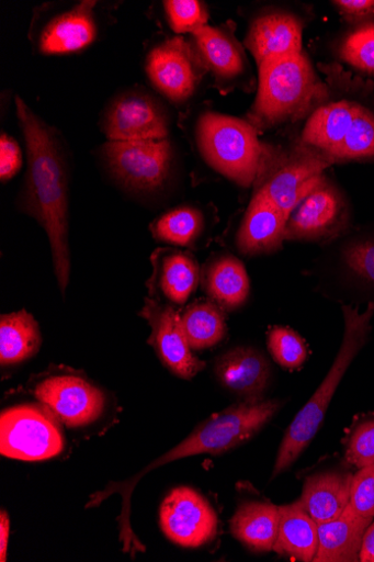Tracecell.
Returning <instances> with one entry per match:
<instances>
[{
  "instance_id": "cell-1",
  "label": "cell",
  "mask_w": 374,
  "mask_h": 562,
  "mask_svg": "<svg viewBox=\"0 0 374 562\" xmlns=\"http://www.w3.org/2000/svg\"><path fill=\"white\" fill-rule=\"evenodd\" d=\"M327 89L295 124L292 144L329 167L374 162V83L347 72L340 65L319 64Z\"/></svg>"
},
{
  "instance_id": "cell-2",
  "label": "cell",
  "mask_w": 374,
  "mask_h": 562,
  "mask_svg": "<svg viewBox=\"0 0 374 562\" xmlns=\"http://www.w3.org/2000/svg\"><path fill=\"white\" fill-rule=\"evenodd\" d=\"M15 104L27 155L22 209L45 231L49 240L53 267L60 290L65 293L71 273L65 145L60 133L37 116L20 95L15 97Z\"/></svg>"
},
{
  "instance_id": "cell-3",
  "label": "cell",
  "mask_w": 374,
  "mask_h": 562,
  "mask_svg": "<svg viewBox=\"0 0 374 562\" xmlns=\"http://www.w3.org/2000/svg\"><path fill=\"white\" fill-rule=\"evenodd\" d=\"M258 69V93L246 117L258 133L295 125L327 89L304 50L263 61Z\"/></svg>"
},
{
  "instance_id": "cell-4",
  "label": "cell",
  "mask_w": 374,
  "mask_h": 562,
  "mask_svg": "<svg viewBox=\"0 0 374 562\" xmlns=\"http://www.w3.org/2000/svg\"><path fill=\"white\" fill-rule=\"evenodd\" d=\"M344 335L336 361L322 383L297 414L279 450L273 479L286 472L305 451L322 425L330 403L348 369L365 345L371 333L374 302L360 313L352 305L343 306Z\"/></svg>"
},
{
  "instance_id": "cell-5",
  "label": "cell",
  "mask_w": 374,
  "mask_h": 562,
  "mask_svg": "<svg viewBox=\"0 0 374 562\" xmlns=\"http://www.w3.org/2000/svg\"><path fill=\"white\" fill-rule=\"evenodd\" d=\"M193 138L204 161L237 184L253 186L263 158L264 143L246 120L202 111L194 122Z\"/></svg>"
},
{
  "instance_id": "cell-6",
  "label": "cell",
  "mask_w": 374,
  "mask_h": 562,
  "mask_svg": "<svg viewBox=\"0 0 374 562\" xmlns=\"http://www.w3.org/2000/svg\"><path fill=\"white\" fill-rule=\"evenodd\" d=\"M329 166L294 144H264L263 158L253 184L288 220L298 203L322 180Z\"/></svg>"
},
{
  "instance_id": "cell-7",
  "label": "cell",
  "mask_w": 374,
  "mask_h": 562,
  "mask_svg": "<svg viewBox=\"0 0 374 562\" xmlns=\"http://www.w3.org/2000/svg\"><path fill=\"white\" fill-rule=\"evenodd\" d=\"M55 417L34 404L9 408L0 417V452L23 462L58 456L65 448V438Z\"/></svg>"
},
{
  "instance_id": "cell-8",
  "label": "cell",
  "mask_w": 374,
  "mask_h": 562,
  "mask_svg": "<svg viewBox=\"0 0 374 562\" xmlns=\"http://www.w3.org/2000/svg\"><path fill=\"white\" fill-rule=\"evenodd\" d=\"M350 223L347 196L325 176L290 215L285 239L332 243L348 233Z\"/></svg>"
},
{
  "instance_id": "cell-9",
  "label": "cell",
  "mask_w": 374,
  "mask_h": 562,
  "mask_svg": "<svg viewBox=\"0 0 374 562\" xmlns=\"http://www.w3.org/2000/svg\"><path fill=\"white\" fill-rule=\"evenodd\" d=\"M189 41L213 85L227 94L236 89L251 91L253 77L246 49L236 36V24L205 25L190 34Z\"/></svg>"
},
{
  "instance_id": "cell-10",
  "label": "cell",
  "mask_w": 374,
  "mask_h": 562,
  "mask_svg": "<svg viewBox=\"0 0 374 562\" xmlns=\"http://www.w3.org/2000/svg\"><path fill=\"white\" fill-rule=\"evenodd\" d=\"M103 158L113 175L127 188L154 191L162 187L171 172L173 150L168 138L109 140Z\"/></svg>"
},
{
  "instance_id": "cell-11",
  "label": "cell",
  "mask_w": 374,
  "mask_h": 562,
  "mask_svg": "<svg viewBox=\"0 0 374 562\" xmlns=\"http://www.w3.org/2000/svg\"><path fill=\"white\" fill-rule=\"evenodd\" d=\"M151 86L174 105H183L196 93L206 71L189 41L182 36L155 43L145 59Z\"/></svg>"
},
{
  "instance_id": "cell-12",
  "label": "cell",
  "mask_w": 374,
  "mask_h": 562,
  "mask_svg": "<svg viewBox=\"0 0 374 562\" xmlns=\"http://www.w3.org/2000/svg\"><path fill=\"white\" fill-rule=\"evenodd\" d=\"M101 130L109 140L165 139L170 119L156 97L134 89L117 95L105 109Z\"/></svg>"
},
{
  "instance_id": "cell-13",
  "label": "cell",
  "mask_w": 374,
  "mask_h": 562,
  "mask_svg": "<svg viewBox=\"0 0 374 562\" xmlns=\"http://www.w3.org/2000/svg\"><path fill=\"white\" fill-rule=\"evenodd\" d=\"M329 255L319 282L328 291H344L359 299L374 302V228L343 235ZM327 291V290H326Z\"/></svg>"
},
{
  "instance_id": "cell-14",
  "label": "cell",
  "mask_w": 374,
  "mask_h": 562,
  "mask_svg": "<svg viewBox=\"0 0 374 562\" xmlns=\"http://www.w3.org/2000/svg\"><path fill=\"white\" fill-rule=\"evenodd\" d=\"M159 525L172 542L197 548L215 539L218 517L197 492L190 487H178L160 505Z\"/></svg>"
},
{
  "instance_id": "cell-15",
  "label": "cell",
  "mask_w": 374,
  "mask_h": 562,
  "mask_svg": "<svg viewBox=\"0 0 374 562\" xmlns=\"http://www.w3.org/2000/svg\"><path fill=\"white\" fill-rule=\"evenodd\" d=\"M97 2L83 0L70 9L35 22L32 41L41 55L58 56L79 53L90 46L99 33Z\"/></svg>"
},
{
  "instance_id": "cell-16",
  "label": "cell",
  "mask_w": 374,
  "mask_h": 562,
  "mask_svg": "<svg viewBox=\"0 0 374 562\" xmlns=\"http://www.w3.org/2000/svg\"><path fill=\"white\" fill-rule=\"evenodd\" d=\"M140 315L151 329L149 345L172 373L191 380L205 368V363L192 353L181 316L172 306L146 299Z\"/></svg>"
},
{
  "instance_id": "cell-17",
  "label": "cell",
  "mask_w": 374,
  "mask_h": 562,
  "mask_svg": "<svg viewBox=\"0 0 374 562\" xmlns=\"http://www.w3.org/2000/svg\"><path fill=\"white\" fill-rule=\"evenodd\" d=\"M34 394L70 428L94 423L104 411V394L78 376H52L37 384Z\"/></svg>"
},
{
  "instance_id": "cell-18",
  "label": "cell",
  "mask_w": 374,
  "mask_h": 562,
  "mask_svg": "<svg viewBox=\"0 0 374 562\" xmlns=\"http://www.w3.org/2000/svg\"><path fill=\"white\" fill-rule=\"evenodd\" d=\"M303 20L285 10L269 9L250 22L245 46L259 66L263 61L303 53Z\"/></svg>"
},
{
  "instance_id": "cell-19",
  "label": "cell",
  "mask_w": 374,
  "mask_h": 562,
  "mask_svg": "<svg viewBox=\"0 0 374 562\" xmlns=\"http://www.w3.org/2000/svg\"><path fill=\"white\" fill-rule=\"evenodd\" d=\"M286 222L272 201L254 192L237 233L238 250L246 257L280 250L286 240Z\"/></svg>"
},
{
  "instance_id": "cell-20",
  "label": "cell",
  "mask_w": 374,
  "mask_h": 562,
  "mask_svg": "<svg viewBox=\"0 0 374 562\" xmlns=\"http://www.w3.org/2000/svg\"><path fill=\"white\" fill-rule=\"evenodd\" d=\"M224 387L243 397L262 398L272 368L264 355L251 347H237L220 356L215 368Z\"/></svg>"
},
{
  "instance_id": "cell-21",
  "label": "cell",
  "mask_w": 374,
  "mask_h": 562,
  "mask_svg": "<svg viewBox=\"0 0 374 562\" xmlns=\"http://www.w3.org/2000/svg\"><path fill=\"white\" fill-rule=\"evenodd\" d=\"M372 521L356 514L349 504L339 518L318 525V549L313 561H360L363 538Z\"/></svg>"
},
{
  "instance_id": "cell-22",
  "label": "cell",
  "mask_w": 374,
  "mask_h": 562,
  "mask_svg": "<svg viewBox=\"0 0 374 562\" xmlns=\"http://www.w3.org/2000/svg\"><path fill=\"white\" fill-rule=\"evenodd\" d=\"M151 261L152 288L173 303H185L200 282V268L193 255L174 248H160L152 254Z\"/></svg>"
},
{
  "instance_id": "cell-23",
  "label": "cell",
  "mask_w": 374,
  "mask_h": 562,
  "mask_svg": "<svg viewBox=\"0 0 374 562\" xmlns=\"http://www.w3.org/2000/svg\"><path fill=\"white\" fill-rule=\"evenodd\" d=\"M352 479L351 474L341 472L319 473L307 479L299 502L317 525L332 521L344 513L350 504Z\"/></svg>"
},
{
  "instance_id": "cell-24",
  "label": "cell",
  "mask_w": 374,
  "mask_h": 562,
  "mask_svg": "<svg viewBox=\"0 0 374 562\" xmlns=\"http://www.w3.org/2000/svg\"><path fill=\"white\" fill-rule=\"evenodd\" d=\"M203 288L223 311H236L248 299L250 280L245 266L234 255L222 254L203 271Z\"/></svg>"
},
{
  "instance_id": "cell-25",
  "label": "cell",
  "mask_w": 374,
  "mask_h": 562,
  "mask_svg": "<svg viewBox=\"0 0 374 562\" xmlns=\"http://www.w3.org/2000/svg\"><path fill=\"white\" fill-rule=\"evenodd\" d=\"M280 506L269 502L250 501L241 504L230 529L236 539L254 552H270L279 535Z\"/></svg>"
},
{
  "instance_id": "cell-26",
  "label": "cell",
  "mask_w": 374,
  "mask_h": 562,
  "mask_svg": "<svg viewBox=\"0 0 374 562\" xmlns=\"http://www.w3.org/2000/svg\"><path fill=\"white\" fill-rule=\"evenodd\" d=\"M281 520L274 551L298 561H313L318 549V525L301 502L280 506Z\"/></svg>"
},
{
  "instance_id": "cell-27",
  "label": "cell",
  "mask_w": 374,
  "mask_h": 562,
  "mask_svg": "<svg viewBox=\"0 0 374 562\" xmlns=\"http://www.w3.org/2000/svg\"><path fill=\"white\" fill-rule=\"evenodd\" d=\"M42 345L39 328L27 312L2 316L0 319V363L3 367L22 363L33 357Z\"/></svg>"
},
{
  "instance_id": "cell-28",
  "label": "cell",
  "mask_w": 374,
  "mask_h": 562,
  "mask_svg": "<svg viewBox=\"0 0 374 562\" xmlns=\"http://www.w3.org/2000/svg\"><path fill=\"white\" fill-rule=\"evenodd\" d=\"M181 321L190 347L195 350L216 346L227 333L224 312L212 301L191 304L181 316Z\"/></svg>"
},
{
  "instance_id": "cell-29",
  "label": "cell",
  "mask_w": 374,
  "mask_h": 562,
  "mask_svg": "<svg viewBox=\"0 0 374 562\" xmlns=\"http://www.w3.org/2000/svg\"><path fill=\"white\" fill-rule=\"evenodd\" d=\"M205 228L204 213L191 206L170 211L150 225V232L157 240L183 247L195 246Z\"/></svg>"
},
{
  "instance_id": "cell-30",
  "label": "cell",
  "mask_w": 374,
  "mask_h": 562,
  "mask_svg": "<svg viewBox=\"0 0 374 562\" xmlns=\"http://www.w3.org/2000/svg\"><path fill=\"white\" fill-rule=\"evenodd\" d=\"M340 59L353 68L374 75V21L361 23L340 42Z\"/></svg>"
},
{
  "instance_id": "cell-31",
  "label": "cell",
  "mask_w": 374,
  "mask_h": 562,
  "mask_svg": "<svg viewBox=\"0 0 374 562\" xmlns=\"http://www.w3.org/2000/svg\"><path fill=\"white\" fill-rule=\"evenodd\" d=\"M269 348L275 362L284 369L296 370L307 359V346L293 329L274 327L269 334Z\"/></svg>"
},
{
  "instance_id": "cell-32",
  "label": "cell",
  "mask_w": 374,
  "mask_h": 562,
  "mask_svg": "<svg viewBox=\"0 0 374 562\" xmlns=\"http://www.w3.org/2000/svg\"><path fill=\"white\" fill-rule=\"evenodd\" d=\"M163 4L168 23L178 34H192L207 25L208 12L197 0H169Z\"/></svg>"
},
{
  "instance_id": "cell-33",
  "label": "cell",
  "mask_w": 374,
  "mask_h": 562,
  "mask_svg": "<svg viewBox=\"0 0 374 562\" xmlns=\"http://www.w3.org/2000/svg\"><path fill=\"white\" fill-rule=\"evenodd\" d=\"M347 461L359 470L374 465V417L354 428L348 442Z\"/></svg>"
},
{
  "instance_id": "cell-34",
  "label": "cell",
  "mask_w": 374,
  "mask_h": 562,
  "mask_svg": "<svg viewBox=\"0 0 374 562\" xmlns=\"http://www.w3.org/2000/svg\"><path fill=\"white\" fill-rule=\"evenodd\" d=\"M350 505L360 516L374 518V465L361 469L353 476Z\"/></svg>"
},
{
  "instance_id": "cell-35",
  "label": "cell",
  "mask_w": 374,
  "mask_h": 562,
  "mask_svg": "<svg viewBox=\"0 0 374 562\" xmlns=\"http://www.w3.org/2000/svg\"><path fill=\"white\" fill-rule=\"evenodd\" d=\"M23 166V155L19 143L3 133L0 138V179L9 181L14 178Z\"/></svg>"
},
{
  "instance_id": "cell-36",
  "label": "cell",
  "mask_w": 374,
  "mask_h": 562,
  "mask_svg": "<svg viewBox=\"0 0 374 562\" xmlns=\"http://www.w3.org/2000/svg\"><path fill=\"white\" fill-rule=\"evenodd\" d=\"M333 4L350 23H365L374 18V0H340Z\"/></svg>"
},
{
  "instance_id": "cell-37",
  "label": "cell",
  "mask_w": 374,
  "mask_h": 562,
  "mask_svg": "<svg viewBox=\"0 0 374 562\" xmlns=\"http://www.w3.org/2000/svg\"><path fill=\"white\" fill-rule=\"evenodd\" d=\"M10 536V519L5 510L0 516V561L5 562L8 555Z\"/></svg>"
},
{
  "instance_id": "cell-38",
  "label": "cell",
  "mask_w": 374,
  "mask_h": 562,
  "mask_svg": "<svg viewBox=\"0 0 374 562\" xmlns=\"http://www.w3.org/2000/svg\"><path fill=\"white\" fill-rule=\"evenodd\" d=\"M360 561L374 562V522H372L365 531Z\"/></svg>"
}]
</instances>
